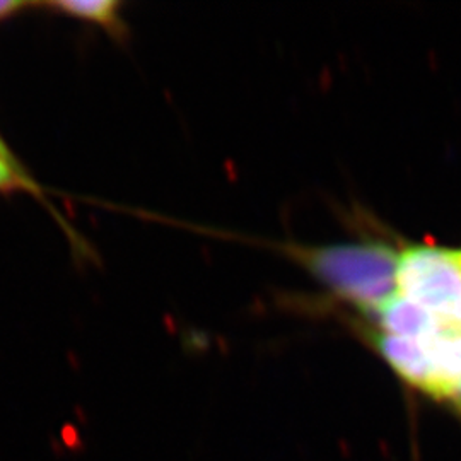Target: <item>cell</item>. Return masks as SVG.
<instances>
[{
    "mask_svg": "<svg viewBox=\"0 0 461 461\" xmlns=\"http://www.w3.org/2000/svg\"><path fill=\"white\" fill-rule=\"evenodd\" d=\"M26 4L24 2H17V0H0V21L7 19V17L14 16L17 11L24 9Z\"/></svg>",
    "mask_w": 461,
    "mask_h": 461,
    "instance_id": "cell-6",
    "label": "cell"
},
{
    "mask_svg": "<svg viewBox=\"0 0 461 461\" xmlns=\"http://www.w3.org/2000/svg\"><path fill=\"white\" fill-rule=\"evenodd\" d=\"M45 5L57 14L93 23L106 30H113L116 33L123 28L122 4L115 0H60L49 2Z\"/></svg>",
    "mask_w": 461,
    "mask_h": 461,
    "instance_id": "cell-4",
    "label": "cell"
},
{
    "mask_svg": "<svg viewBox=\"0 0 461 461\" xmlns=\"http://www.w3.org/2000/svg\"><path fill=\"white\" fill-rule=\"evenodd\" d=\"M400 294L422 306L446 333L461 335V265L453 249L415 245L398 257Z\"/></svg>",
    "mask_w": 461,
    "mask_h": 461,
    "instance_id": "cell-2",
    "label": "cell"
},
{
    "mask_svg": "<svg viewBox=\"0 0 461 461\" xmlns=\"http://www.w3.org/2000/svg\"><path fill=\"white\" fill-rule=\"evenodd\" d=\"M36 192V183L0 139V194Z\"/></svg>",
    "mask_w": 461,
    "mask_h": 461,
    "instance_id": "cell-5",
    "label": "cell"
},
{
    "mask_svg": "<svg viewBox=\"0 0 461 461\" xmlns=\"http://www.w3.org/2000/svg\"><path fill=\"white\" fill-rule=\"evenodd\" d=\"M453 255H455V258L458 260V264L461 265V249H453Z\"/></svg>",
    "mask_w": 461,
    "mask_h": 461,
    "instance_id": "cell-7",
    "label": "cell"
},
{
    "mask_svg": "<svg viewBox=\"0 0 461 461\" xmlns=\"http://www.w3.org/2000/svg\"><path fill=\"white\" fill-rule=\"evenodd\" d=\"M373 313L378 316L381 329L400 337L424 340L446 333L432 314L403 294H393Z\"/></svg>",
    "mask_w": 461,
    "mask_h": 461,
    "instance_id": "cell-3",
    "label": "cell"
},
{
    "mask_svg": "<svg viewBox=\"0 0 461 461\" xmlns=\"http://www.w3.org/2000/svg\"><path fill=\"white\" fill-rule=\"evenodd\" d=\"M460 393H461V375H460Z\"/></svg>",
    "mask_w": 461,
    "mask_h": 461,
    "instance_id": "cell-8",
    "label": "cell"
},
{
    "mask_svg": "<svg viewBox=\"0 0 461 461\" xmlns=\"http://www.w3.org/2000/svg\"><path fill=\"white\" fill-rule=\"evenodd\" d=\"M284 249L335 294L367 312L395 294L400 253L388 245H285Z\"/></svg>",
    "mask_w": 461,
    "mask_h": 461,
    "instance_id": "cell-1",
    "label": "cell"
}]
</instances>
